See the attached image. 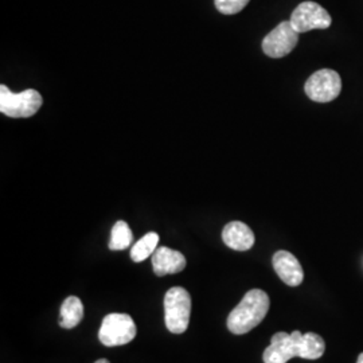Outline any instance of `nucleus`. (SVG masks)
<instances>
[{
  "label": "nucleus",
  "instance_id": "f257e3e1",
  "mask_svg": "<svg viewBox=\"0 0 363 363\" xmlns=\"http://www.w3.org/2000/svg\"><path fill=\"white\" fill-rule=\"evenodd\" d=\"M325 351V339L315 334L294 331L291 334L277 333L271 339V345L262 354L264 363H286L292 358L303 359H319Z\"/></svg>",
  "mask_w": 363,
  "mask_h": 363
},
{
  "label": "nucleus",
  "instance_id": "f03ea898",
  "mask_svg": "<svg viewBox=\"0 0 363 363\" xmlns=\"http://www.w3.org/2000/svg\"><path fill=\"white\" fill-rule=\"evenodd\" d=\"M269 296L261 289H252L228 316V328L235 335L252 331L264 320L269 310Z\"/></svg>",
  "mask_w": 363,
  "mask_h": 363
},
{
  "label": "nucleus",
  "instance_id": "7ed1b4c3",
  "mask_svg": "<svg viewBox=\"0 0 363 363\" xmlns=\"http://www.w3.org/2000/svg\"><path fill=\"white\" fill-rule=\"evenodd\" d=\"M191 296L182 288L174 286L164 296V322L172 334H183L190 323Z\"/></svg>",
  "mask_w": 363,
  "mask_h": 363
},
{
  "label": "nucleus",
  "instance_id": "20e7f679",
  "mask_svg": "<svg viewBox=\"0 0 363 363\" xmlns=\"http://www.w3.org/2000/svg\"><path fill=\"white\" fill-rule=\"evenodd\" d=\"M42 103V96L34 89L13 93L6 85H0V112L6 116L13 118L34 116Z\"/></svg>",
  "mask_w": 363,
  "mask_h": 363
},
{
  "label": "nucleus",
  "instance_id": "39448f33",
  "mask_svg": "<svg viewBox=\"0 0 363 363\" xmlns=\"http://www.w3.org/2000/svg\"><path fill=\"white\" fill-rule=\"evenodd\" d=\"M136 333V325L128 313H109L103 320L99 339L106 347H115L128 345Z\"/></svg>",
  "mask_w": 363,
  "mask_h": 363
},
{
  "label": "nucleus",
  "instance_id": "423d86ee",
  "mask_svg": "<svg viewBox=\"0 0 363 363\" xmlns=\"http://www.w3.org/2000/svg\"><path fill=\"white\" fill-rule=\"evenodd\" d=\"M306 94L315 103H330L342 91V79L335 70L322 69L307 79Z\"/></svg>",
  "mask_w": 363,
  "mask_h": 363
},
{
  "label": "nucleus",
  "instance_id": "0eeeda50",
  "mask_svg": "<svg viewBox=\"0 0 363 363\" xmlns=\"http://www.w3.org/2000/svg\"><path fill=\"white\" fill-rule=\"evenodd\" d=\"M292 27L300 33H307L311 30H325L331 26V15L320 4L315 1L300 3L289 19Z\"/></svg>",
  "mask_w": 363,
  "mask_h": 363
},
{
  "label": "nucleus",
  "instance_id": "6e6552de",
  "mask_svg": "<svg viewBox=\"0 0 363 363\" xmlns=\"http://www.w3.org/2000/svg\"><path fill=\"white\" fill-rule=\"evenodd\" d=\"M298 42V33L289 21L281 22L262 40V50L271 58H283L292 52Z\"/></svg>",
  "mask_w": 363,
  "mask_h": 363
},
{
  "label": "nucleus",
  "instance_id": "1a4fd4ad",
  "mask_svg": "<svg viewBox=\"0 0 363 363\" xmlns=\"http://www.w3.org/2000/svg\"><path fill=\"white\" fill-rule=\"evenodd\" d=\"M273 268L286 286H298L303 283L304 272L298 259L286 250H279L273 256Z\"/></svg>",
  "mask_w": 363,
  "mask_h": 363
},
{
  "label": "nucleus",
  "instance_id": "9d476101",
  "mask_svg": "<svg viewBox=\"0 0 363 363\" xmlns=\"http://www.w3.org/2000/svg\"><path fill=\"white\" fill-rule=\"evenodd\" d=\"M222 240L226 247H232L238 252H247L255 245V233L247 223L233 220L229 222L222 230Z\"/></svg>",
  "mask_w": 363,
  "mask_h": 363
},
{
  "label": "nucleus",
  "instance_id": "9b49d317",
  "mask_svg": "<svg viewBox=\"0 0 363 363\" xmlns=\"http://www.w3.org/2000/svg\"><path fill=\"white\" fill-rule=\"evenodd\" d=\"M186 257L181 252L167 247H157L152 255L154 272L159 277L182 272L186 268Z\"/></svg>",
  "mask_w": 363,
  "mask_h": 363
},
{
  "label": "nucleus",
  "instance_id": "f8f14e48",
  "mask_svg": "<svg viewBox=\"0 0 363 363\" xmlns=\"http://www.w3.org/2000/svg\"><path fill=\"white\" fill-rule=\"evenodd\" d=\"M84 318V304L77 296H69L61 306L60 325L66 330L77 327Z\"/></svg>",
  "mask_w": 363,
  "mask_h": 363
},
{
  "label": "nucleus",
  "instance_id": "ddd939ff",
  "mask_svg": "<svg viewBox=\"0 0 363 363\" xmlns=\"http://www.w3.org/2000/svg\"><path fill=\"white\" fill-rule=\"evenodd\" d=\"M159 235L155 232L147 233L142 237L130 249V259L135 262H142L150 256H152L157 249Z\"/></svg>",
  "mask_w": 363,
  "mask_h": 363
},
{
  "label": "nucleus",
  "instance_id": "4468645a",
  "mask_svg": "<svg viewBox=\"0 0 363 363\" xmlns=\"http://www.w3.org/2000/svg\"><path fill=\"white\" fill-rule=\"evenodd\" d=\"M133 240L132 230L125 220H117L112 229L109 249L111 250H124L130 247Z\"/></svg>",
  "mask_w": 363,
  "mask_h": 363
},
{
  "label": "nucleus",
  "instance_id": "2eb2a0df",
  "mask_svg": "<svg viewBox=\"0 0 363 363\" xmlns=\"http://www.w3.org/2000/svg\"><path fill=\"white\" fill-rule=\"evenodd\" d=\"M250 0H214L216 7L223 15H234L242 11Z\"/></svg>",
  "mask_w": 363,
  "mask_h": 363
},
{
  "label": "nucleus",
  "instance_id": "dca6fc26",
  "mask_svg": "<svg viewBox=\"0 0 363 363\" xmlns=\"http://www.w3.org/2000/svg\"><path fill=\"white\" fill-rule=\"evenodd\" d=\"M357 363H363V352L359 354V357H358V361H357Z\"/></svg>",
  "mask_w": 363,
  "mask_h": 363
},
{
  "label": "nucleus",
  "instance_id": "f3484780",
  "mask_svg": "<svg viewBox=\"0 0 363 363\" xmlns=\"http://www.w3.org/2000/svg\"><path fill=\"white\" fill-rule=\"evenodd\" d=\"M94 363H109V361H108V359H105V358H103V359H99V361H96Z\"/></svg>",
  "mask_w": 363,
  "mask_h": 363
}]
</instances>
